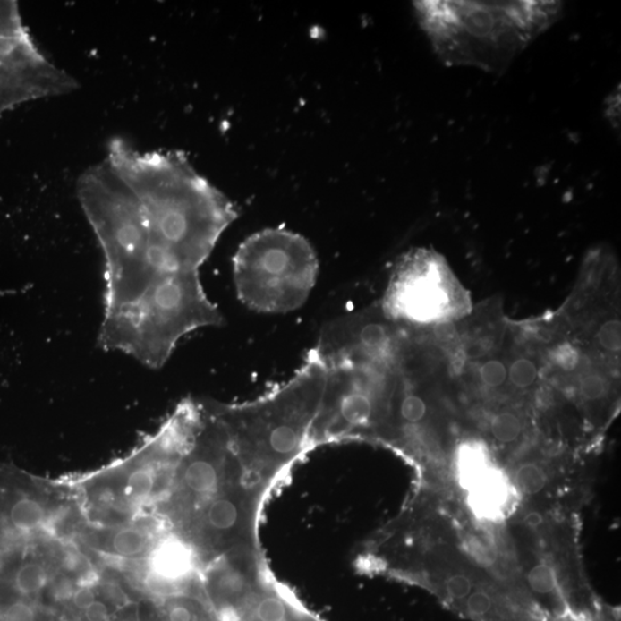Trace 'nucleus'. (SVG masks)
I'll use <instances>...</instances> for the list:
<instances>
[{
  "mask_svg": "<svg viewBox=\"0 0 621 621\" xmlns=\"http://www.w3.org/2000/svg\"><path fill=\"white\" fill-rule=\"evenodd\" d=\"M78 196L105 260L98 345L131 356L239 215L183 153L142 152L120 139L81 174Z\"/></svg>",
  "mask_w": 621,
  "mask_h": 621,
  "instance_id": "nucleus-1",
  "label": "nucleus"
},
{
  "mask_svg": "<svg viewBox=\"0 0 621 621\" xmlns=\"http://www.w3.org/2000/svg\"><path fill=\"white\" fill-rule=\"evenodd\" d=\"M326 381L327 367L310 349L293 377L271 393L243 404H216L237 457L265 489L312 449Z\"/></svg>",
  "mask_w": 621,
  "mask_h": 621,
  "instance_id": "nucleus-2",
  "label": "nucleus"
},
{
  "mask_svg": "<svg viewBox=\"0 0 621 621\" xmlns=\"http://www.w3.org/2000/svg\"><path fill=\"white\" fill-rule=\"evenodd\" d=\"M435 52L449 64L504 67L562 13L559 2H415Z\"/></svg>",
  "mask_w": 621,
  "mask_h": 621,
  "instance_id": "nucleus-3",
  "label": "nucleus"
},
{
  "mask_svg": "<svg viewBox=\"0 0 621 621\" xmlns=\"http://www.w3.org/2000/svg\"><path fill=\"white\" fill-rule=\"evenodd\" d=\"M237 296L261 313H288L309 300L319 260L310 242L287 229H265L248 237L233 259Z\"/></svg>",
  "mask_w": 621,
  "mask_h": 621,
  "instance_id": "nucleus-4",
  "label": "nucleus"
},
{
  "mask_svg": "<svg viewBox=\"0 0 621 621\" xmlns=\"http://www.w3.org/2000/svg\"><path fill=\"white\" fill-rule=\"evenodd\" d=\"M78 82L47 58L16 2H0V116L34 100L74 91Z\"/></svg>",
  "mask_w": 621,
  "mask_h": 621,
  "instance_id": "nucleus-5",
  "label": "nucleus"
},
{
  "mask_svg": "<svg viewBox=\"0 0 621 621\" xmlns=\"http://www.w3.org/2000/svg\"><path fill=\"white\" fill-rule=\"evenodd\" d=\"M326 367L325 393L314 421L312 447L353 438L369 430L389 385L385 362H337Z\"/></svg>",
  "mask_w": 621,
  "mask_h": 621,
  "instance_id": "nucleus-6",
  "label": "nucleus"
},
{
  "mask_svg": "<svg viewBox=\"0 0 621 621\" xmlns=\"http://www.w3.org/2000/svg\"><path fill=\"white\" fill-rule=\"evenodd\" d=\"M195 566V551L179 538L165 539L153 552V574L164 582L179 583L191 578Z\"/></svg>",
  "mask_w": 621,
  "mask_h": 621,
  "instance_id": "nucleus-7",
  "label": "nucleus"
},
{
  "mask_svg": "<svg viewBox=\"0 0 621 621\" xmlns=\"http://www.w3.org/2000/svg\"><path fill=\"white\" fill-rule=\"evenodd\" d=\"M472 509L482 518H498L509 501V489L501 475L491 470L470 489Z\"/></svg>",
  "mask_w": 621,
  "mask_h": 621,
  "instance_id": "nucleus-8",
  "label": "nucleus"
},
{
  "mask_svg": "<svg viewBox=\"0 0 621 621\" xmlns=\"http://www.w3.org/2000/svg\"><path fill=\"white\" fill-rule=\"evenodd\" d=\"M14 496V495H13ZM0 515L15 530L34 533L44 525L47 520V509L38 498L28 495L14 496L5 504V509Z\"/></svg>",
  "mask_w": 621,
  "mask_h": 621,
  "instance_id": "nucleus-9",
  "label": "nucleus"
},
{
  "mask_svg": "<svg viewBox=\"0 0 621 621\" xmlns=\"http://www.w3.org/2000/svg\"><path fill=\"white\" fill-rule=\"evenodd\" d=\"M486 455L475 447L464 449L458 459V478L466 489L477 485L490 472Z\"/></svg>",
  "mask_w": 621,
  "mask_h": 621,
  "instance_id": "nucleus-10",
  "label": "nucleus"
},
{
  "mask_svg": "<svg viewBox=\"0 0 621 621\" xmlns=\"http://www.w3.org/2000/svg\"><path fill=\"white\" fill-rule=\"evenodd\" d=\"M112 546L119 555L132 557L140 554L147 548V535L136 528H124L115 536Z\"/></svg>",
  "mask_w": 621,
  "mask_h": 621,
  "instance_id": "nucleus-11",
  "label": "nucleus"
},
{
  "mask_svg": "<svg viewBox=\"0 0 621 621\" xmlns=\"http://www.w3.org/2000/svg\"><path fill=\"white\" fill-rule=\"evenodd\" d=\"M515 482L523 494L536 495L546 487L547 475L541 467L536 464L528 463L517 471Z\"/></svg>",
  "mask_w": 621,
  "mask_h": 621,
  "instance_id": "nucleus-12",
  "label": "nucleus"
},
{
  "mask_svg": "<svg viewBox=\"0 0 621 621\" xmlns=\"http://www.w3.org/2000/svg\"><path fill=\"white\" fill-rule=\"evenodd\" d=\"M156 485V473L152 469L142 467L132 472L127 480V493L132 498H148L152 494Z\"/></svg>",
  "mask_w": 621,
  "mask_h": 621,
  "instance_id": "nucleus-13",
  "label": "nucleus"
},
{
  "mask_svg": "<svg viewBox=\"0 0 621 621\" xmlns=\"http://www.w3.org/2000/svg\"><path fill=\"white\" fill-rule=\"evenodd\" d=\"M490 430L498 441L514 442L522 433V422L517 415L509 413H499L491 421Z\"/></svg>",
  "mask_w": 621,
  "mask_h": 621,
  "instance_id": "nucleus-14",
  "label": "nucleus"
},
{
  "mask_svg": "<svg viewBox=\"0 0 621 621\" xmlns=\"http://www.w3.org/2000/svg\"><path fill=\"white\" fill-rule=\"evenodd\" d=\"M527 579L532 591H535L536 594H551L557 588L555 571L547 564H539V566L532 568Z\"/></svg>",
  "mask_w": 621,
  "mask_h": 621,
  "instance_id": "nucleus-15",
  "label": "nucleus"
},
{
  "mask_svg": "<svg viewBox=\"0 0 621 621\" xmlns=\"http://www.w3.org/2000/svg\"><path fill=\"white\" fill-rule=\"evenodd\" d=\"M427 404L423 398L417 394L409 393L402 398L399 404V414L401 418L409 425H415L426 417Z\"/></svg>",
  "mask_w": 621,
  "mask_h": 621,
  "instance_id": "nucleus-16",
  "label": "nucleus"
},
{
  "mask_svg": "<svg viewBox=\"0 0 621 621\" xmlns=\"http://www.w3.org/2000/svg\"><path fill=\"white\" fill-rule=\"evenodd\" d=\"M510 381L518 388L531 387L538 378V370L530 359H518L511 365L509 370Z\"/></svg>",
  "mask_w": 621,
  "mask_h": 621,
  "instance_id": "nucleus-17",
  "label": "nucleus"
},
{
  "mask_svg": "<svg viewBox=\"0 0 621 621\" xmlns=\"http://www.w3.org/2000/svg\"><path fill=\"white\" fill-rule=\"evenodd\" d=\"M599 341L604 349L612 353L619 351L621 349V322L610 320L600 326Z\"/></svg>",
  "mask_w": 621,
  "mask_h": 621,
  "instance_id": "nucleus-18",
  "label": "nucleus"
},
{
  "mask_svg": "<svg viewBox=\"0 0 621 621\" xmlns=\"http://www.w3.org/2000/svg\"><path fill=\"white\" fill-rule=\"evenodd\" d=\"M494 608L493 598L488 592L478 591L471 592L466 599V610L471 616L486 617L490 614Z\"/></svg>",
  "mask_w": 621,
  "mask_h": 621,
  "instance_id": "nucleus-19",
  "label": "nucleus"
},
{
  "mask_svg": "<svg viewBox=\"0 0 621 621\" xmlns=\"http://www.w3.org/2000/svg\"><path fill=\"white\" fill-rule=\"evenodd\" d=\"M551 359L559 369L571 372V370H574L578 367L580 354L574 346L562 345L552 350Z\"/></svg>",
  "mask_w": 621,
  "mask_h": 621,
  "instance_id": "nucleus-20",
  "label": "nucleus"
},
{
  "mask_svg": "<svg viewBox=\"0 0 621 621\" xmlns=\"http://www.w3.org/2000/svg\"><path fill=\"white\" fill-rule=\"evenodd\" d=\"M507 370L503 362L499 361H489L485 362L480 369V378L488 387H498L506 380Z\"/></svg>",
  "mask_w": 621,
  "mask_h": 621,
  "instance_id": "nucleus-21",
  "label": "nucleus"
},
{
  "mask_svg": "<svg viewBox=\"0 0 621 621\" xmlns=\"http://www.w3.org/2000/svg\"><path fill=\"white\" fill-rule=\"evenodd\" d=\"M580 391H582L584 398L590 399V401H596V399L606 396L608 383L600 375H587L580 383Z\"/></svg>",
  "mask_w": 621,
  "mask_h": 621,
  "instance_id": "nucleus-22",
  "label": "nucleus"
},
{
  "mask_svg": "<svg viewBox=\"0 0 621 621\" xmlns=\"http://www.w3.org/2000/svg\"><path fill=\"white\" fill-rule=\"evenodd\" d=\"M447 592L451 599L455 600H466L472 592V583L467 576L455 574L447 579Z\"/></svg>",
  "mask_w": 621,
  "mask_h": 621,
  "instance_id": "nucleus-23",
  "label": "nucleus"
},
{
  "mask_svg": "<svg viewBox=\"0 0 621 621\" xmlns=\"http://www.w3.org/2000/svg\"><path fill=\"white\" fill-rule=\"evenodd\" d=\"M96 598V592L90 587L83 586L72 590L71 598L67 600H71L72 606L74 607L75 610L83 612L95 602Z\"/></svg>",
  "mask_w": 621,
  "mask_h": 621,
  "instance_id": "nucleus-24",
  "label": "nucleus"
},
{
  "mask_svg": "<svg viewBox=\"0 0 621 621\" xmlns=\"http://www.w3.org/2000/svg\"><path fill=\"white\" fill-rule=\"evenodd\" d=\"M434 334L438 341L450 342L453 341L455 335H457V330H455V326L450 324V322H441V324L435 326Z\"/></svg>",
  "mask_w": 621,
  "mask_h": 621,
  "instance_id": "nucleus-25",
  "label": "nucleus"
},
{
  "mask_svg": "<svg viewBox=\"0 0 621 621\" xmlns=\"http://www.w3.org/2000/svg\"><path fill=\"white\" fill-rule=\"evenodd\" d=\"M526 523H527V525H530L532 527L539 526L540 523H542L541 515H540L538 514H531L526 518Z\"/></svg>",
  "mask_w": 621,
  "mask_h": 621,
  "instance_id": "nucleus-26",
  "label": "nucleus"
}]
</instances>
